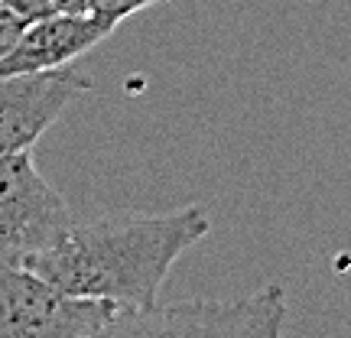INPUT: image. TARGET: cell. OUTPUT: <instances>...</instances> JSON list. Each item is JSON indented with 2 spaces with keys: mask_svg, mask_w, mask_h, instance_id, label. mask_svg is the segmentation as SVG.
Masks as SVG:
<instances>
[{
  "mask_svg": "<svg viewBox=\"0 0 351 338\" xmlns=\"http://www.w3.org/2000/svg\"><path fill=\"white\" fill-rule=\"evenodd\" d=\"M72 228V208L29 150L0 153V263L29 267Z\"/></svg>",
  "mask_w": 351,
  "mask_h": 338,
  "instance_id": "3957f363",
  "label": "cell"
},
{
  "mask_svg": "<svg viewBox=\"0 0 351 338\" xmlns=\"http://www.w3.org/2000/svg\"><path fill=\"white\" fill-rule=\"evenodd\" d=\"M287 289L270 283L238 300H189L130 306L91 338H283Z\"/></svg>",
  "mask_w": 351,
  "mask_h": 338,
  "instance_id": "7a4b0ae2",
  "label": "cell"
},
{
  "mask_svg": "<svg viewBox=\"0 0 351 338\" xmlns=\"http://www.w3.org/2000/svg\"><path fill=\"white\" fill-rule=\"evenodd\" d=\"M117 306L82 300L33 274L0 263V338H91Z\"/></svg>",
  "mask_w": 351,
  "mask_h": 338,
  "instance_id": "277c9868",
  "label": "cell"
},
{
  "mask_svg": "<svg viewBox=\"0 0 351 338\" xmlns=\"http://www.w3.org/2000/svg\"><path fill=\"white\" fill-rule=\"evenodd\" d=\"M26 20L20 16V13H13L10 7H3L0 3V59H7L13 52V46L20 43V36H23V29H26Z\"/></svg>",
  "mask_w": 351,
  "mask_h": 338,
  "instance_id": "ba28073f",
  "label": "cell"
},
{
  "mask_svg": "<svg viewBox=\"0 0 351 338\" xmlns=\"http://www.w3.org/2000/svg\"><path fill=\"white\" fill-rule=\"evenodd\" d=\"M208 231L212 221L202 205L72 221L62 241L39 254L29 270L82 300L111 302L117 309L150 306L173 263Z\"/></svg>",
  "mask_w": 351,
  "mask_h": 338,
  "instance_id": "6da1fadb",
  "label": "cell"
},
{
  "mask_svg": "<svg viewBox=\"0 0 351 338\" xmlns=\"http://www.w3.org/2000/svg\"><path fill=\"white\" fill-rule=\"evenodd\" d=\"M114 29L101 23L88 10H59L49 16H39L23 29L20 43L13 46L7 59H0V72H49L65 69L98 46Z\"/></svg>",
  "mask_w": 351,
  "mask_h": 338,
  "instance_id": "8992f818",
  "label": "cell"
},
{
  "mask_svg": "<svg viewBox=\"0 0 351 338\" xmlns=\"http://www.w3.org/2000/svg\"><path fill=\"white\" fill-rule=\"evenodd\" d=\"M85 91H91V78L69 65L49 72H0V153L29 150Z\"/></svg>",
  "mask_w": 351,
  "mask_h": 338,
  "instance_id": "5b68a950",
  "label": "cell"
},
{
  "mask_svg": "<svg viewBox=\"0 0 351 338\" xmlns=\"http://www.w3.org/2000/svg\"><path fill=\"white\" fill-rule=\"evenodd\" d=\"M153 3H160V0H85V10L91 13V16H98L108 29H114L121 20L147 10Z\"/></svg>",
  "mask_w": 351,
  "mask_h": 338,
  "instance_id": "52a82bcc",
  "label": "cell"
},
{
  "mask_svg": "<svg viewBox=\"0 0 351 338\" xmlns=\"http://www.w3.org/2000/svg\"><path fill=\"white\" fill-rule=\"evenodd\" d=\"M3 7H10L13 13H20L26 23H33L39 16H49V13H59L52 0H0Z\"/></svg>",
  "mask_w": 351,
  "mask_h": 338,
  "instance_id": "9c48e42d",
  "label": "cell"
}]
</instances>
